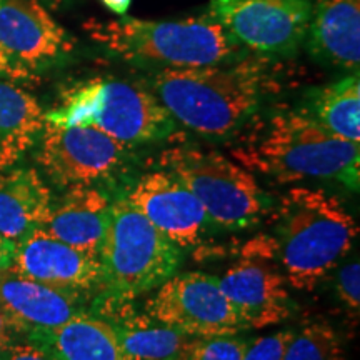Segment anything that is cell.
Listing matches in <instances>:
<instances>
[{
    "label": "cell",
    "mask_w": 360,
    "mask_h": 360,
    "mask_svg": "<svg viewBox=\"0 0 360 360\" xmlns=\"http://www.w3.org/2000/svg\"><path fill=\"white\" fill-rule=\"evenodd\" d=\"M146 314L193 337L237 335L247 330L220 281L202 272L174 274L146 304Z\"/></svg>",
    "instance_id": "cell-10"
},
{
    "label": "cell",
    "mask_w": 360,
    "mask_h": 360,
    "mask_svg": "<svg viewBox=\"0 0 360 360\" xmlns=\"http://www.w3.org/2000/svg\"><path fill=\"white\" fill-rule=\"evenodd\" d=\"M159 165L199 199L210 222L220 229L252 227L272 207L254 175L219 152L172 147L162 152Z\"/></svg>",
    "instance_id": "cell-7"
},
{
    "label": "cell",
    "mask_w": 360,
    "mask_h": 360,
    "mask_svg": "<svg viewBox=\"0 0 360 360\" xmlns=\"http://www.w3.org/2000/svg\"><path fill=\"white\" fill-rule=\"evenodd\" d=\"M75 40L39 0H0V51L20 79L57 64Z\"/></svg>",
    "instance_id": "cell-11"
},
{
    "label": "cell",
    "mask_w": 360,
    "mask_h": 360,
    "mask_svg": "<svg viewBox=\"0 0 360 360\" xmlns=\"http://www.w3.org/2000/svg\"><path fill=\"white\" fill-rule=\"evenodd\" d=\"M337 295L340 302L357 317L360 312V264L359 260L345 264L337 274Z\"/></svg>",
    "instance_id": "cell-26"
},
{
    "label": "cell",
    "mask_w": 360,
    "mask_h": 360,
    "mask_svg": "<svg viewBox=\"0 0 360 360\" xmlns=\"http://www.w3.org/2000/svg\"><path fill=\"white\" fill-rule=\"evenodd\" d=\"M27 337L58 360H130L114 326L85 312L62 326L30 332Z\"/></svg>",
    "instance_id": "cell-19"
},
{
    "label": "cell",
    "mask_w": 360,
    "mask_h": 360,
    "mask_svg": "<svg viewBox=\"0 0 360 360\" xmlns=\"http://www.w3.org/2000/svg\"><path fill=\"white\" fill-rule=\"evenodd\" d=\"M112 202L101 187L69 188L52 202L42 231L75 249L98 255L109 227Z\"/></svg>",
    "instance_id": "cell-16"
},
{
    "label": "cell",
    "mask_w": 360,
    "mask_h": 360,
    "mask_svg": "<svg viewBox=\"0 0 360 360\" xmlns=\"http://www.w3.org/2000/svg\"><path fill=\"white\" fill-rule=\"evenodd\" d=\"M112 326L130 360H188L199 339L147 314H122Z\"/></svg>",
    "instance_id": "cell-21"
},
{
    "label": "cell",
    "mask_w": 360,
    "mask_h": 360,
    "mask_svg": "<svg viewBox=\"0 0 360 360\" xmlns=\"http://www.w3.org/2000/svg\"><path fill=\"white\" fill-rule=\"evenodd\" d=\"M219 281L247 328H264L290 317L285 278L262 260H240Z\"/></svg>",
    "instance_id": "cell-14"
},
{
    "label": "cell",
    "mask_w": 360,
    "mask_h": 360,
    "mask_svg": "<svg viewBox=\"0 0 360 360\" xmlns=\"http://www.w3.org/2000/svg\"><path fill=\"white\" fill-rule=\"evenodd\" d=\"M0 360H58L56 355L45 350L34 342L24 344H11L4 350Z\"/></svg>",
    "instance_id": "cell-27"
},
{
    "label": "cell",
    "mask_w": 360,
    "mask_h": 360,
    "mask_svg": "<svg viewBox=\"0 0 360 360\" xmlns=\"http://www.w3.org/2000/svg\"><path fill=\"white\" fill-rule=\"evenodd\" d=\"M274 87L264 58H242L192 69H160L148 89L175 122L210 139L244 129Z\"/></svg>",
    "instance_id": "cell-1"
},
{
    "label": "cell",
    "mask_w": 360,
    "mask_h": 360,
    "mask_svg": "<svg viewBox=\"0 0 360 360\" xmlns=\"http://www.w3.org/2000/svg\"><path fill=\"white\" fill-rule=\"evenodd\" d=\"M12 270L53 289L89 295L102 289L101 257L37 229L15 242Z\"/></svg>",
    "instance_id": "cell-13"
},
{
    "label": "cell",
    "mask_w": 360,
    "mask_h": 360,
    "mask_svg": "<svg viewBox=\"0 0 360 360\" xmlns=\"http://www.w3.org/2000/svg\"><path fill=\"white\" fill-rule=\"evenodd\" d=\"M247 340L237 335L200 337L188 360H242Z\"/></svg>",
    "instance_id": "cell-24"
},
{
    "label": "cell",
    "mask_w": 360,
    "mask_h": 360,
    "mask_svg": "<svg viewBox=\"0 0 360 360\" xmlns=\"http://www.w3.org/2000/svg\"><path fill=\"white\" fill-rule=\"evenodd\" d=\"M101 2L105 6L109 11H112L117 15L124 17L125 13L129 12L130 8V4H132V0H101Z\"/></svg>",
    "instance_id": "cell-31"
},
{
    "label": "cell",
    "mask_w": 360,
    "mask_h": 360,
    "mask_svg": "<svg viewBox=\"0 0 360 360\" xmlns=\"http://www.w3.org/2000/svg\"><path fill=\"white\" fill-rule=\"evenodd\" d=\"M305 40L315 60L359 72L360 0H315Z\"/></svg>",
    "instance_id": "cell-17"
},
{
    "label": "cell",
    "mask_w": 360,
    "mask_h": 360,
    "mask_svg": "<svg viewBox=\"0 0 360 360\" xmlns=\"http://www.w3.org/2000/svg\"><path fill=\"white\" fill-rule=\"evenodd\" d=\"M13 255H15V242L0 236V274L12 267Z\"/></svg>",
    "instance_id": "cell-29"
},
{
    "label": "cell",
    "mask_w": 360,
    "mask_h": 360,
    "mask_svg": "<svg viewBox=\"0 0 360 360\" xmlns=\"http://www.w3.org/2000/svg\"><path fill=\"white\" fill-rule=\"evenodd\" d=\"M292 337H294L292 330H281L276 332V334L247 340V347L242 360H283V355H285Z\"/></svg>",
    "instance_id": "cell-25"
},
{
    "label": "cell",
    "mask_w": 360,
    "mask_h": 360,
    "mask_svg": "<svg viewBox=\"0 0 360 360\" xmlns=\"http://www.w3.org/2000/svg\"><path fill=\"white\" fill-rule=\"evenodd\" d=\"M232 157L244 169L278 182L334 180L359 191V142L330 134L307 109H283L265 117L233 148Z\"/></svg>",
    "instance_id": "cell-2"
},
{
    "label": "cell",
    "mask_w": 360,
    "mask_h": 360,
    "mask_svg": "<svg viewBox=\"0 0 360 360\" xmlns=\"http://www.w3.org/2000/svg\"><path fill=\"white\" fill-rule=\"evenodd\" d=\"M52 193L39 170H0V236L19 242L42 225L51 214Z\"/></svg>",
    "instance_id": "cell-18"
},
{
    "label": "cell",
    "mask_w": 360,
    "mask_h": 360,
    "mask_svg": "<svg viewBox=\"0 0 360 360\" xmlns=\"http://www.w3.org/2000/svg\"><path fill=\"white\" fill-rule=\"evenodd\" d=\"M17 335H22L20 327L13 322V319L6 312V310L0 307V339L12 342Z\"/></svg>",
    "instance_id": "cell-28"
},
{
    "label": "cell",
    "mask_w": 360,
    "mask_h": 360,
    "mask_svg": "<svg viewBox=\"0 0 360 360\" xmlns=\"http://www.w3.org/2000/svg\"><path fill=\"white\" fill-rule=\"evenodd\" d=\"M307 110L330 134L344 141L360 142L359 72L322 89H315Z\"/></svg>",
    "instance_id": "cell-22"
},
{
    "label": "cell",
    "mask_w": 360,
    "mask_h": 360,
    "mask_svg": "<svg viewBox=\"0 0 360 360\" xmlns=\"http://www.w3.org/2000/svg\"><path fill=\"white\" fill-rule=\"evenodd\" d=\"M12 342L11 340H6V339H0V357H2V354H4V350H6L8 345H11Z\"/></svg>",
    "instance_id": "cell-32"
},
{
    "label": "cell",
    "mask_w": 360,
    "mask_h": 360,
    "mask_svg": "<svg viewBox=\"0 0 360 360\" xmlns=\"http://www.w3.org/2000/svg\"><path fill=\"white\" fill-rule=\"evenodd\" d=\"M84 295L53 289L7 269L0 274V307L20 327L22 335L62 326L82 314Z\"/></svg>",
    "instance_id": "cell-15"
},
{
    "label": "cell",
    "mask_w": 360,
    "mask_h": 360,
    "mask_svg": "<svg viewBox=\"0 0 360 360\" xmlns=\"http://www.w3.org/2000/svg\"><path fill=\"white\" fill-rule=\"evenodd\" d=\"M45 122L94 127L127 147L164 141L177 122L150 89L114 77H96L64 92Z\"/></svg>",
    "instance_id": "cell-5"
},
{
    "label": "cell",
    "mask_w": 360,
    "mask_h": 360,
    "mask_svg": "<svg viewBox=\"0 0 360 360\" xmlns=\"http://www.w3.org/2000/svg\"><path fill=\"white\" fill-rule=\"evenodd\" d=\"M283 360H347L340 337L328 323L314 322L292 337Z\"/></svg>",
    "instance_id": "cell-23"
},
{
    "label": "cell",
    "mask_w": 360,
    "mask_h": 360,
    "mask_svg": "<svg viewBox=\"0 0 360 360\" xmlns=\"http://www.w3.org/2000/svg\"><path fill=\"white\" fill-rule=\"evenodd\" d=\"M90 39L105 51L139 65L192 69L240 58L244 47L225 27L205 13L184 20H89Z\"/></svg>",
    "instance_id": "cell-3"
},
{
    "label": "cell",
    "mask_w": 360,
    "mask_h": 360,
    "mask_svg": "<svg viewBox=\"0 0 360 360\" xmlns=\"http://www.w3.org/2000/svg\"><path fill=\"white\" fill-rule=\"evenodd\" d=\"M45 112L27 90L0 77V170L11 169L37 143Z\"/></svg>",
    "instance_id": "cell-20"
},
{
    "label": "cell",
    "mask_w": 360,
    "mask_h": 360,
    "mask_svg": "<svg viewBox=\"0 0 360 360\" xmlns=\"http://www.w3.org/2000/svg\"><path fill=\"white\" fill-rule=\"evenodd\" d=\"M359 225L342 202L319 188L295 187L281 199L276 244L287 281L312 290L352 249Z\"/></svg>",
    "instance_id": "cell-4"
},
{
    "label": "cell",
    "mask_w": 360,
    "mask_h": 360,
    "mask_svg": "<svg viewBox=\"0 0 360 360\" xmlns=\"http://www.w3.org/2000/svg\"><path fill=\"white\" fill-rule=\"evenodd\" d=\"M0 77L8 80H22L19 72L13 69V65L8 62V58L0 51Z\"/></svg>",
    "instance_id": "cell-30"
},
{
    "label": "cell",
    "mask_w": 360,
    "mask_h": 360,
    "mask_svg": "<svg viewBox=\"0 0 360 360\" xmlns=\"http://www.w3.org/2000/svg\"><path fill=\"white\" fill-rule=\"evenodd\" d=\"M127 200L182 250L199 245L212 225L199 199L162 169L142 175Z\"/></svg>",
    "instance_id": "cell-12"
},
{
    "label": "cell",
    "mask_w": 360,
    "mask_h": 360,
    "mask_svg": "<svg viewBox=\"0 0 360 360\" xmlns=\"http://www.w3.org/2000/svg\"><path fill=\"white\" fill-rule=\"evenodd\" d=\"M314 0H210L209 15L247 51L294 56L307 37Z\"/></svg>",
    "instance_id": "cell-9"
},
{
    "label": "cell",
    "mask_w": 360,
    "mask_h": 360,
    "mask_svg": "<svg viewBox=\"0 0 360 360\" xmlns=\"http://www.w3.org/2000/svg\"><path fill=\"white\" fill-rule=\"evenodd\" d=\"M35 159L53 186L101 187L129 165V148L94 127H58L45 122Z\"/></svg>",
    "instance_id": "cell-8"
},
{
    "label": "cell",
    "mask_w": 360,
    "mask_h": 360,
    "mask_svg": "<svg viewBox=\"0 0 360 360\" xmlns=\"http://www.w3.org/2000/svg\"><path fill=\"white\" fill-rule=\"evenodd\" d=\"M102 292L112 307L157 289L177 272L182 249L154 227L127 197L112 202L101 252Z\"/></svg>",
    "instance_id": "cell-6"
}]
</instances>
